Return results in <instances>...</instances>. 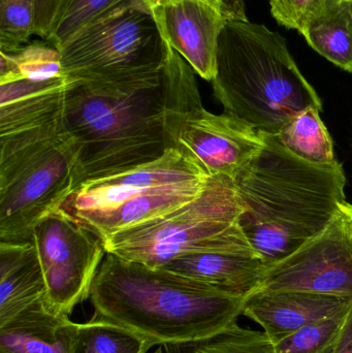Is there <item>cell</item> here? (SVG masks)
Masks as SVG:
<instances>
[{"mask_svg":"<svg viewBox=\"0 0 352 353\" xmlns=\"http://www.w3.org/2000/svg\"><path fill=\"white\" fill-rule=\"evenodd\" d=\"M262 150L233 176L243 205L241 226L268 265L322 232L346 201L340 163L314 165L291 154L271 134Z\"/></svg>","mask_w":352,"mask_h":353,"instance_id":"cell-1","label":"cell"},{"mask_svg":"<svg viewBox=\"0 0 352 353\" xmlns=\"http://www.w3.org/2000/svg\"><path fill=\"white\" fill-rule=\"evenodd\" d=\"M95 314L152 346L213 335L243 312V296L105 252L90 292Z\"/></svg>","mask_w":352,"mask_h":353,"instance_id":"cell-2","label":"cell"},{"mask_svg":"<svg viewBox=\"0 0 352 353\" xmlns=\"http://www.w3.org/2000/svg\"><path fill=\"white\" fill-rule=\"evenodd\" d=\"M161 77L134 84L70 82L63 126L76 147L74 191L161 159L176 148L167 128Z\"/></svg>","mask_w":352,"mask_h":353,"instance_id":"cell-3","label":"cell"},{"mask_svg":"<svg viewBox=\"0 0 352 353\" xmlns=\"http://www.w3.org/2000/svg\"><path fill=\"white\" fill-rule=\"evenodd\" d=\"M212 83L225 113L271 136L303 110H322V99L298 68L284 37L247 19L225 23Z\"/></svg>","mask_w":352,"mask_h":353,"instance_id":"cell-4","label":"cell"},{"mask_svg":"<svg viewBox=\"0 0 352 353\" xmlns=\"http://www.w3.org/2000/svg\"><path fill=\"white\" fill-rule=\"evenodd\" d=\"M76 147L63 117L0 136V242H31L74 192Z\"/></svg>","mask_w":352,"mask_h":353,"instance_id":"cell-5","label":"cell"},{"mask_svg":"<svg viewBox=\"0 0 352 353\" xmlns=\"http://www.w3.org/2000/svg\"><path fill=\"white\" fill-rule=\"evenodd\" d=\"M210 176L191 153L169 149L152 163L83 183L62 208L103 242L194 201Z\"/></svg>","mask_w":352,"mask_h":353,"instance_id":"cell-6","label":"cell"},{"mask_svg":"<svg viewBox=\"0 0 352 353\" xmlns=\"http://www.w3.org/2000/svg\"><path fill=\"white\" fill-rule=\"evenodd\" d=\"M243 213L233 178L211 176L194 201L113 234L103 247L107 253L150 268L210 251L258 254L242 230Z\"/></svg>","mask_w":352,"mask_h":353,"instance_id":"cell-7","label":"cell"},{"mask_svg":"<svg viewBox=\"0 0 352 353\" xmlns=\"http://www.w3.org/2000/svg\"><path fill=\"white\" fill-rule=\"evenodd\" d=\"M58 50L70 82H146L161 76L167 59V41L145 0L125 2Z\"/></svg>","mask_w":352,"mask_h":353,"instance_id":"cell-8","label":"cell"},{"mask_svg":"<svg viewBox=\"0 0 352 353\" xmlns=\"http://www.w3.org/2000/svg\"><path fill=\"white\" fill-rule=\"evenodd\" d=\"M194 70L167 45L163 68L167 89V128L176 148L191 153L210 176L235 174L265 145L262 132L227 113L203 107Z\"/></svg>","mask_w":352,"mask_h":353,"instance_id":"cell-9","label":"cell"},{"mask_svg":"<svg viewBox=\"0 0 352 353\" xmlns=\"http://www.w3.org/2000/svg\"><path fill=\"white\" fill-rule=\"evenodd\" d=\"M47 285L45 302L60 314H72L90 296L105 255L103 241L64 208L45 216L33 230Z\"/></svg>","mask_w":352,"mask_h":353,"instance_id":"cell-10","label":"cell"},{"mask_svg":"<svg viewBox=\"0 0 352 353\" xmlns=\"http://www.w3.org/2000/svg\"><path fill=\"white\" fill-rule=\"evenodd\" d=\"M258 290L352 300V203H339L322 232L291 254L266 265Z\"/></svg>","mask_w":352,"mask_h":353,"instance_id":"cell-11","label":"cell"},{"mask_svg":"<svg viewBox=\"0 0 352 353\" xmlns=\"http://www.w3.org/2000/svg\"><path fill=\"white\" fill-rule=\"evenodd\" d=\"M151 10L167 45L212 82L219 37L229 21L222 10L205 0H159Z\"/></svg>","mask_w":352,"mask_h":353,"instance_id":"cell-12","label":"cell"},{"mask_svg":"<svg viewBox=\"0 0 352 353\" xmlns=\"http://www.w3.org/2000/svg\"><path fill=\"white\" fill-rule=\"evenodd\" d=\"M352 300L293 290H256L246 296L242 315L256 321L273 344L306 325L349 309Z\"/></svg>","mask_w":352,"mask_h":353,"instance_id":"cell-13","label":"cell"},{"mask_svg":"<svg viewBox=\"0 0 352 353\" xmlns=\"http://www.w3.org/2000/svg\"><path fill=\"white\" fill-rule=\"evenodd\" d=\"M265 267L256 253L210 251L179 257L161 269L246 298L258 290Z\"/></svg>","mask_w":352,"mask_h":353,"instance_id":"cell-14","label":"cell"},{"mask_svg":"<svg viewBox=\"0 0 352 353\" xmlns=\"http://www.w3.org/2000/svg\"><path fill=\"white\" fill-rule=\"evenodd\" d=\"M76 323L37 303L0 325V353H70Z\"/></svg>","mask_w":352,"mask_h":353,"instance_id":"cell-15","label":"cell"},{"mask_svg":"<svg viewBox=\"0 0 352 353\" xmlns=\"http://www.w3.org/2000/svg\"><path fill=\"white\" fill-rule=\"evenodd\" d=\"M47 285L32 242H0V325L45 301Z\"/></svg>","mask_w":352,"mask_h":353,"instance_id":"cell-16","label":"cell"},{"mask_svg":"<svg viewBox=\"0 0 352 353\" xmlns=\"http://www.w3.org/2000/svg\"><path fill=\"white\" fill-rule=\"evenodd\" d=\"M300 33L318 53L352 72V10L349 0H328Z\"/></svg>","mask_w":352,"mask_h":353,"instance_id":"cell-17","label":"cell"},{"mask_svg":"<svg viewBox=\"0 0 352 353\" xmlns=\"http://www.w3.org/2000/svg\"><path fill=\"white\" fill-rule=\"evenodd\" d=\"M322 109L309 107L291 118L276 134L280 144L298 159L314 165L337 163L334 143L320 118Z\"/></svg>","mask_w":352,"mask_h":353,"instance_id":"cell-18","label":"cell"},{"mask_svg":"<svg viewBox=\"0 0 352 353\" xmlns=\"http://www.w3.org/2000/svg\"><path fill=\"white\" fill-rule=\"evenodd\" d=\"M152 347L138 334L94 314L76 323L70 353H147Z\"/></svg>","mask_w":352,"mask_h":353,"instance_id":"cell-19","label":"cell"},{"mask_svg":"<svg viewBox=\"0 0 352 353\" xmlns=\"http://www.w3.org/2000/svg\"><path fill=\"white\" fill-rule=\"evenodd\" d=\"M65 77L57 48L35 41L10 53L0 54V84L12 81H45Z\"/></svg>","mask_w":352,"mask_h":353,"instance_id":"cell-20","label":"cell"},{"mask_svg":"<svg viewBox=\"0 0 352 353\" xmlns=\"http://www.w3.org/2000/svg\"><path fill=\"white\" fill-rule=\"evenodd\" d=\"M165 353H275L274 344L264 331H254L233 323L213 335L165 344Z\"/></svg>","mask_w":352,"mask_h":353,"instance_id":"cell-21","label":"cell"},{"mask_svg":"<svg viewBox=\"0 0 352 353\" xmlns=\"http://www.w3.org/2000/svg\"><path fill=\"white\" fill-rule=\"evenodd\" d=\"M127 1L130 0H62L47 41L59 49L83 29Z\"/></svg>","mask_w":352,"mask_h":353,"instance_id":"cell-22","label":"cell"},{"mask_svg":"<svg viewBox=\"0 0 352 353\" xmlns=\"http://www.w3.org/2000/svg\"><path fill=\"white\" fill-rule=\"evenodd\" d=\"M351 308V307H349ZM347 310L302 327L274 344L275 353H335Z\"/></svg>","mask_w":352,"mask_h":353,"instance_id":"cell-23","label":"cell"},{"mask_svg":"<svg viewBox=\"0 0 352 353\" xmlns=\"http://www.w3.org/2000/svg\"><path fill=\"white\" fill-rule=\"evenodd\" d=\"M32 34L34 0H0V51H17Z\"/></svg>","mask_w":352,"mask_h":353,"instance_id":"cell-24","label":"cell"},{"mask_svg":"<svg viewBox=\"0 0 352 353\" xmlns=\"http://www.w3.org/2000/svg\"><path fill=\"white\" fill-rule=\"evenodd\" d=\"M328 0H274L270 1L271 12L279 24L300 32L306 22Z\"/></svg>","mask_w":352,"mask_h":353,"instance_id":"cell-25","label":"cell"},{"mask_svg":"<svg viewBox=\"0 0 352 353\" xmlns=\"http://www.w3.org/2000/svg\"><path fill=\"white\" fill-rule=\"evenodd\" d=\"M62 0H34V34L47 41Z\"/></svg>","mask_w":352,"mask_h":353,"instance_id":"cell-26","label":"cell"},{"mask_svg":"<svg viewBox=\"0 0 352 353\" xmlns=\"http://www.w3.org/2000/svg\"><path fill=\"white\" fill-rule=\"evenodd\" d=\"M222 10L229 20H246L243 0H205Z\"/></svg>","mask_w":352,"mask_h":353,"instance_id":"cell-27","label":"cell"},{"mask_svg":"<svg viewBox=\"0 0 352 353\" xmlns=\"http://www.w3.org/2000/svg\"><path fill=\"white\" fill-rule=\"evenodd\" d=\"M335 353H352V304L347 311Z\"/></svg>","mask_w":352,"mask_h":353,"instance_id":"cell-28","label":"cell"},{"mask_svg":"<svg viewBox=\"0 0 352 353\" xmlns=\"http://www.w3.org/2000/svg\"><path fill=\"white\" fill-rule=\"evenodd\" d=\"M145 1H146L147 4H148V6H150L151 8H152L153 6H154L155 4H156L157 2L159 1V0H145Z\"/></svg>","mask_w":352,"mask_h":353,"instance_id":"cell-29","label":"cell"},{"mask_svg":"<svg viewBox=\"0 0 352 353\" xmlns=\"http://www.w3.org/2000/svg\"><path fill=\"white\" fill-rule=\"evenodd\" d=\"M154 353H165V352H163V348L158 347L157 350H155Z\"/></svg>","mask_w":352,"mask_h":353,"instance_id":"cell-30","label":"cell"},{"mask_svg":"<svg viewBox=\"0 0 352 353\" xmlns=\"http://www.w3.org/2000/svg\"><path fill=\"white\" fill-rule=\"evenodd\" d=\"M349 4H351V8L352 10V0H349Z\"/></svg>","mask_w":352,"mask_h":353,"instance_id":"cell-31","label":"cell"},{"mask_svg":"<svg viewBox=\"0 0 352 353\" xmlns=\"http://www.w3.org/2000/svg\"><path fill=\"white\" fill-rule=\"evenodd\" d=\"M270 1H274V0H270Z\"/></svg>","mask_w":352,"mask_h":353,"instance_id":"cell-32","label":"cell"}]
</instances>
